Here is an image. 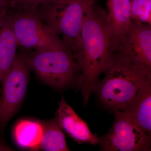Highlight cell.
<instances>
[{"instance_id": "13", "label": "cell", "mask_w": 151, "mask_h": 151, "mask_svg": "<svg viewBox=\"0 0 151 151\" xmlns=\"http://www.w3.org/2000/svg\"><path fill=\"white\" fill-rule=\"evenodd\" d=\"M43 127L37 121L22 120L14 129V137L17 145L23 148L32 150H40Z\"/></svg>"}, {"instance_id": "6", "label": "cell", "mask_w": 151, "mask_h": 151, "mask_svg": "<svg viewBox=\"0 0 151 151\" xmlns=\"http://www.w3.org/2000/svg\"><path fill=\"white\" fill-rule=\"evenodd\" d=\"M114 123L109 132L99 137L103 151H151V137L138 127L127 111L114 113Z\"/></svg>"}, {"instance_id": "12", "label": "cell", "mask_w": 151, "mask_h": 151, "mask_svg": "<svg viewBox=\"0 0 151 151\" xmlns=\"http://www.w3.org/2000/svg\"><path fill=\"white\" fill-rule=\"evenodd\" d=\"M17 43L8 12L0 25V81L10 69L17 56Z\"/></svg>"}, {"instance_id": "1", "label": "cell", "mask_w": 151, "mask_h": 151, "mask_svg": "<svg viewBox=\"0 0 151 151\" xmlns=\"http://www.w3.org/2000/svg\"><path fill=\"white\" fill-rule=\"evenodd\" d=\"M96 1L84 21L80 50L74 56L82 74L81 89L85 106L100 75L114 59L108 13Z\"/></svg>"}, {"instance_id": "14", "label": "cell", "mask_w": 151, "mask_h": 151, "mask_svg": "<svg viewBox=\"0 0 151 151\" xmlns=\"http://www.w3.org/2000/svg\"><path fill=\"white\" fill-rule=\"evenodd\" d=\"M43 134L40 150L45 151H68L64 132L56 117L48 122L42 123Z\"/></svg>"}, {"instance_id": "4", "label": "cell", "mask_w": 151, "mask_h": 151, "mask_svg": "<svg viewBox=\"0 0 151 151\" xmlns=\"http://www.w3.org/2000/svg\"><path fill=\"white\" fill-rule=\"evenodd\" d=\"M23 56L30 68L50 86L63 89L76 85L81 89L83 79L80 67L65 47L35 50Z\"/></svg>"}, {"instance_id": "5", "label": "cell", "mask_w": 151, "mask_h": 151, "mask_svg": "<svg viewBox=\"0 0 151 151\" xmlns=\"http://www.w3.org/2000/svg\"><path fill=\"white\" fill-rule=\"evenodd\" d=\"M8 12L18 46L35 50L65 47L60 39L33 11L10 9Z\"/></svg>"}, {"instance_id": "9", "label": "cell", "mask_w": 151, "mask_h": 151, "mask_svg": "<svg viewBox=\"0 0 151 151\" xmlns=\"http://www.w3.org/2000/svg\"><path fill=\"white\" fill-rule=\"evenodd\" d=\"M108 17L113 53L121 50L132 22L131 0H107Z\"/></svg>"}, {"instance_id": "20", "label": "cell", "mask_w": 151, "mask_h": 151, "mask_svg": "<svg viewBox=\"0 0 151 151\" xmlns=\"http://www.w3.org/2000/svg\"><path fill=\"white\" fill-rule=\"evenodd\" d=\"M3 18H2L1 19H0V25H1V22L2 19Z\"/></svg>"}, {"instance_id": "17", "label": "cell", "mask_w": 151, "mask_h": 151, "mask_svg": "<svg viewBox=\"0 0 151 151\" xmlns=\"http://www.w3.org/2000/svg\"><path fill=\"white\" fill-rule=\"evenodd\" d=\"M8 11L6 0H0V19H1Z\"/></svg>"}, {"instance_id": "10", "label": "cell", "mask_w": 151, "mask_h": 151, "mask_svg": "<svg viewBox=\"0 0 151 151\" xmlns=\"http://www.w3.org/2000/svg\"><path fill=\"white\" fill-rule=\"evenodd\" d=\"M56 119L64 132L78 144L98 145L99 137L92 134L86 122L68 105L63 96L58 103Z\"/></svg>"}, {"instance_id": "11", "label": "cell", "mask_w": 151, "mask_h": 151, "mask_svg": "<svg viewBox=\"0 0 151 151\" xmlns=\"http://www.w3.org/2000/svg\"><path fill=\"white\" fill-rule=\"evenodd\" d=\"M124 111L129 113L138 127L151 137V79L141 87Z\"/></svg>"}, {"instance_id": "18", "label": "cell", "mask_w": 151, "mask_h": 151, "mask_svg": "<svg viewBox=\"0 0 151 151\" xmlns=\"http://www.w3.org/2000/svg\"><path fill=\"white\" fill-rule=\"evenodd\" d=\"M12 149L7 145L4 143L0 141V151H12Z\"/></svg>"}, {"instance_id": "3", "label": "cell", "mask_w": 151, "mask_h": 151, "mask_svg": "<svg viewBox=\"0 0 151 151\" xmlns=\"http://www.w3.org/2000/svg\"><path fill=\"white\" fill-rule=\"evenodd\" d=\"M97 0H59L35 9L34 12L47 27L61 39L75 56L81 45L84 21Z\"/></svg>"}, {"instance_id": "19", "label": "cell", "mask_w": 151, "mask_h": 151, "mask_svg": "<svg viewBox=\"0 0 151 151\" xmlns=\"http://www.w3.org/2000/svg\"><path fill=\"white\" fill-rule=\"evenodd\" d=\"M16 0H6L8 8L9 9L15 2Z\"/></svg>"}, {"instance_id": "15", "label": "cell", "mask_w": 151, "mask_h": 151, "mask_svg": "<svg viewBox=\"0 0 151 151\" xmlns=\"http://www.w3.org/2000/svg\"><path fill=\"white\" fill-rule=\"evenodd\" d=\"M131 17L134 21L151 25V0H131Z\"/></svg>"}, {"instance_id": "2", "label": "cell", "mask_w": 151, "mask_h": 151, "mask_svg": "<svg viewBox=\"0 0 151 151\" xmlns=\"http://www.w3.org/2000/svg\"><path fill=\"white\" fill-rule=\"evenodd\" d=\"M114 54L113 64L92 91L100 104L113 113L124 111L141 87L151 79V69Z\"/></svg>"}, {"instance_id": "16", "label": "cell", "mask_w": 151, "mask_h": 151, "mask_svg": "<svg viewBox=\"0 0 151 151\" xmlns=\"http://www.w3.org/2000/svg\"><path fill=\"white\" fill-rule=\"evenodd\" d=\"M59 0H16L9 9L33 11L40 6L55 2Z\"/></svg>"}, {"instance_id": "7", "label": "cell", "mask_w": 151, "mask_h": 151, "mask_svg": "<svg viewBox=\"0 0 151 151\" xmlns=\"http://www.w3.org/2000/svg\"><path fill=\"white\" fill-rule=\"evenodd\" d=\"M30 68L23 55H17L3 81L0 97V128H4L17 110L25 97Z\"/></svg>"}, {"instance_id": "8", "label": "cell", "mask_w": 151, "mask_h": 151, "mask_svg": "<svg viewBox=\"0 0 151 151\" xmlns=\"http://www.w3.org/2000/svg\"><path fill=\"white\" fill-rule=\"evenodd\" d=\"M115 54L151 69V25L132 20L126 40L120 51Z\"/></svg>"}]
</instances>
